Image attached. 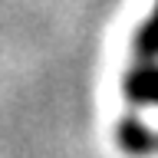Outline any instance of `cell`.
<instances>
[{
	"mask_svg": "<svg viewBox=\"0 0 158 158\" xmlns=\"http://www.w3.org/2000/svg\"><path fill=\"white\" fill-rule=\"evenodd\" d=\"M132 49L138 59H158V0L152 3L148 17L138 23L135 36H132Z\"/></svg>",
	"mask_w": 158,
	"mask_h": 158,
	"instance_id": "obj_3",
	"label": "cell"
},
{
	"mask_svg": "<svg viewBox=\"0 0 158 158\" xmlns=\"http://www.w3.org/2000/svg\"><path fill=\"white\" fill-rule=\"evenodd\" d=\"M118 145L132 155H152L158 152V132L135 118H125V122H118Z\"/></svg>",
	"mask_w": 158,
	"mask_h": 158,
	"instance_id": "obj_2",
	"label": "cell"
},
{
	"mask_svg": "<svg viewBox=\"0 0 158 158\" xmlns=\"http://www.w3.org/2000/svg\"><path fill=\"white\" fill-rule=\"evenodd\" d=\"M122 96L135 106H158V59H142L122 79Z\"/></svg>",
	"mask_w": 158,
	"mask_h": 158,
	"instance_id": "obj_1",
	"label": "cell"
}]
</instances>
